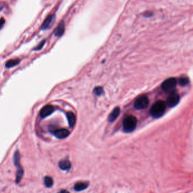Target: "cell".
Listing matches in <instances>:
<instances>
[{
  "label": "cell",
  "instance_id": "6da1fadb",
  "mask_svg": "<svg viewBox=\"0 0 193 193\" xmlns=\"http://www.w3.org/2000/svg\"><path fill=\"white\" fill-rule=\"evenodd\" d=\"M166 109V103L163 101H159L155 102L150 110L151 115L155 118H159L162 116Z\"/></svg>",
  "mask_w": 193,
  "mask_h": 193
},
{
  "label": "cell",
  "instance_id": "7a4b0ae2",
  "mask_svg": "<svg viewBox=\"0 0 193 193\" xmlns=\"http://www.w3.org/2000/svg\"><path fill=\"white\" fill-rule=\"evenodd\" d=\"M137 120L133 116H128L123 121V128L125 132L130 133L135 130L137 127Z\"/></svg>",
  "mask_w": 193,
  "mask_h": 193
},
{
  "label": "cell",
  "instance_id": "3957f363",
  "mask_svg": "<svg viewBox=\"0 0 193 193\" xmlns=\"http://www.w3.org/2000/svg\"><path fill=\"white\" fill-rule=\"evenodd\" d=\"M177 85V80L174 77H171L165 80L161 85V88L164 92L172 93Z\"/></svg>",
  "mask_w": 193,
  "mask_h": 193
},
{
  "label": "cell",
  "instance_id": "277c9868",
  "mask_svg": "<svg viewBox=\"0 0 193 193\" xmlns=\"http://www.w3.org/2000/svg\"><path fill=\"white\" fill-rule=\"evenodd\" d=\"M149 100L148 98L145 95H142L135 100L134 102V107L137 110H143L146 109L148 105Z\"/></svg>",
  "mask_w": 193,
  "mask_h": 193
},
{
  "label": "cell",
  "instance_id": "5b68a950",
  "mask_svg": "<svg viewBox=\"0 0 193 193\" xmlns=\"http://www.w3.org/2000/svg\"><path fill=\"white\" fill-rule=\"evenodd\" d=\"M180 101V96L175 92H172L168 97L166 103L170 107L175 106Z\"/></svg>",
  "mask_w": 193,
  "mask_h": 193
},
{
  "label": "cell",
  "instance_id": "8992f818",
  "mask_svg": "<svg viewBox=\"0 0 193 193\" xmlns=\"http://www.w3.org/2000/svg\"><path fill=\"white\" fill-rule=\"evenodd\" d=\"M55 14H51L49 15L45 20L44 21L43 23L41 25V29L44 31L47 29L49 28L54 23V22L55 21Z\"/></svg>",
  "mask_w": 193,
  "mask_h": 193
},
{
  "label": "cell",
  "instance_id": "52a82bcc",
  "mask_svg": "<svg viewBox=\"0 0 193 193\" xmlns=\"http://www.w3.org/2000/svg\"><path fill=\"white\" fill-rule=\"evenodd\" d=\"M55 111L54 107L52 105H46L43 107L40 112V116L43 118H46L51 115Z\"/></svg>",
  "mask_w": 193,
  "mask_h": 193
},
{
  "label": "cell",
  "instance_id": "ba28073f",
  "mask_svg": "<svg viewBox=\"0 0 193 193\" xmlns=\"http://www.w3.org/2000/svg\"><path fill=\"white\" fill-rule=\"evenodd\" d=\"M65 31V25L64 22L62 21L58 24L57 27L55 28V29L54 30L53 33L56 37H61L64 33Z\"/></svg>",
  "mask_w": 193,
  "mask_h": 193
},
{
  "label": "cell",
  "instance_id": "9c48e42d",
  "mask_svg": "<svg viewBox=\"0 0 193 193\" xmlns=\"http://www.w3.org/2000/svg\"><path fill=\"white\" fill-rule=\"evenodd\" d=\"M70 134V132L66 129H59L55 132V136L57 138L64 139Z\"/></svg>",
  "mask_w": 193,
  "mask_h": 193
},
{
  "label": "cell",
  "instance_id": "30bf717a",
  "mask_svg": "<svg viewBox=\"0 0 193 193\" xmlns=\"http://www.w3.org/2000/svg\"><path fill=\"white\" fill-rule=\"evenodd\" d=\"M88 186V183L86 182H78L74 185V190L76 192H81L86 189Z\"/></svg>",
  "mask_w": 193,
  "mask_h": 193
},
{
  "label": "cell",
  "instance_id": "8fae6325",
  "mask_svg": "<svg viewBox=\"0 0 193 193\" xmlns=\"http://www.w3.org/2000/svg\"><path fill=\"white\" fill-rule=\"evenodd\" d=\"M58 166L63 171H67L71 168L72 164L68 160H62L59 162Z\"/></svg>",
  "mask_w": 193,
  "mask_h": 193
},
{
  "label": "cell",
  "instance_id": "7c38bea8",
  "mask_svg": "<svg viewBox=\"0 0 193 193\" xmlns=\"http://www.w3.org/2000/svg\"><path fill=\"white\" fill-rule=\"evenodd\" d=\"M120 113V109L119 107L115 108L113 111L111 112L108 117V120L110 122H113L119 116Z\"/></svg>",
  "mask_w": 193,
  "mask_h": 193
},
{
  "label": "cell",
  "instance_id": "4fadbf2b",
  "mask_svg": "<svg viewBox=\"0 0 193 193\" xmlns=\"http://www.w3.org/2000/svg\"><path fill=\"white\" fill-rule=\"evenodd\" d=\"M66 116H67V118L69 126L71 128H73L75 123V121H76V118H75L74 114L72 112H68L66 114Z\"/></svg>",
  "mask_w": 193,
  "mask_h": 193
},
{
  "label": "cell",
  "instance_id": "5bb4252c",
  "mask_svg": "<svg viewBox=\"0 0 193 193\" xmlns=\"http://www.w3.org/2000/svg\"><path fill=\"white\" fill-rule=\"evenodd\" d=\"M20 62V60L18 59H10L6 63V67L7 68H11L14 66H16L19 64Z\"/></svg>",
  "mask_w": 193,
  "mask_h": 193
},
{
  "label": "cell",
  "instance_id": "9a60e30c",
  "mask_svg": "<svg viewBox=\"0 0 193 193\" xmlns=\"http://www.w3.org/2000/svg\"><path fill=\"white\" fill-rule=\"evenodd\" d=\"M20 153L18 151H17L14 155V164L17 166V168L21 167L20 166Z\"/></svg>",
  "mask_w": 193,
  "mask_h": 193
},
{
  "label": "cell",
  "instance_id": "2e32d148",
  "mask_svg": "<svg viewBox=\"0 0 193 193\" xmlns=\"http://www.w3.org/2000/svg\"><path fill=\"white\" fill-rule=\"evenodd\" d=\"M24 174V171L23 169H22V167H19L17 168V172L16 173V183H19L20 181H21L23 176Z\"/></svg>",
  "mask_w": 193,
  "mask_h": 193
},
{
  "label": "cell",
  "instance_id": "e0dca14e",
  "mask_svg": "<svg viewBox=\"0 0 193 193\" xmlns=\"http://www.w3.org/2000/svg\"><path fill=\"white\" fill-rule=\"evenodd\" d=\"M44 184L46 185V186L47 187H51L53 185V178L50 177V176H46L44 178Z\"/></svg>",
  "mask_w": 193,
  "mask_h": 193
},
{
  "label": "cell",
  "instance_id": "ac0fdd59",
  "mask_svg": "<svg viewBox=\"0 0 193 193\" xmlns=\"http://www.w3.org/2000/svg\"><path fill=\"white\" fill-rule=\"evenodd\" d=\"M180 84L182 86H185L189 83V80L187 77H181L179 80Z\"/></svg>",
  "mask_w": 193,
  "mask_h": 193
},
{
  "label": "cell",
  "instance_id": "d6986e66",
  "mask_svg": "<svg viewBox=\"0 0 193 193\" xmlns=\"http://www.w3.org/2000/svg\"><path fill=\"white\" fill-rule=\"evenodd\" d=\"M93 93L96 95H100L102 93H103V88L102 87H96Z\"/></svg>",
  "mask_w": 193,
  "mask_h": 193
},
{
  "label": "cell",
  "instance_id": "ffe728a7",
  "mask_svg": "<svg viewBox=\"0 0 193 193\" xmlns=\"http://www.w3.org/2000/svg\"><path fill=\"white\" fill-rule=\"evenodd\" d=\"M45 43H46V41H45V40H43V41H42L41 42H40V44L36 47V48L35 49V50H39L41 49L42 47H43V46L44 45Z\"/></svg>",
  "mask_w": 193,
  "mask_h": 193
},
{
  "label": "cell",
  "instance_id": "44dd1931",
  "mask_svg": "<svg viewBox=\"0 0 193 193\" xmlns=\"http://www.w3.org/2000/svg\"><path fill=\"white\" fill-rule=\"evenodd\" d=\"M5 23V20L4 18L0 19V29H2Z\"/></svg>",
  "mask_w": 193,
  "mask_h": 193
},
{
  "label": "cell",
  "instance_id": "7402d4cb",
  "mask_svg": "<svg viewBox=\"0 0 193 193\" xmlns=\"http://www.w3.org/2000/svg\"><path fill=\"white\" fill-rule=\"evenodd\" d=\"M152 15H153V14H152V13H151V12H149V11H148L147 13H145V14H144L145 17H147V18H149V17H151Z\"/></svg>",
  "mask_w": 193,
  "mask_h": 193
},
{
  "label": "cell",
  "instance_id": "603a6c76",
  "mask_svg": "<svg viewBox=\"0 0 193 193\" xmlns=\"http://www.w3.org/2000/svg\"><path fill=\"white\" fill-rule=\"evenodd\" d=\"M58 193H70V192H68L67 190H62L60 191V192H58Z\"/></svg>",
  "mask_w": 193,
  "mask_h": 193
}]
</instances>
